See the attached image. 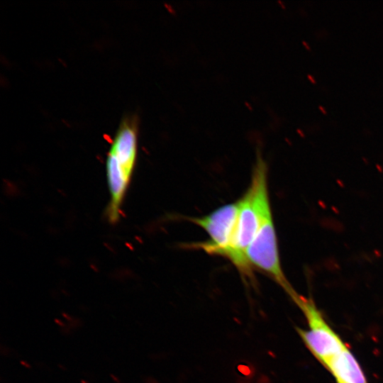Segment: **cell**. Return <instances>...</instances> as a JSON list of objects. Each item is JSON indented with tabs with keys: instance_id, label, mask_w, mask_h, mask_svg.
<instances>
[{
	"instance_id": "obj_8",
	"label": "cell",
	"mask_w": 383,
	"mask_h": 383,
	"mask_svg": "<svg viewBox=\"0 0 383 383\" xmlns=\"http://www.w3.org/2000/svg\"><path fill=\"white\" fill-rule=\"evenodd\" d=\"M21 364L22 365H23L24 367H27V368H30L31 367L30 365L28 362H25L23 360L21 361Z\"/></svg>"
},
{
	"instance_id": "obj_1",
	"label": "cell",
	"mask_w": 383,
	"mask_h": 383,
	"mask_svg": "<svg viewBox=\"0 0 383 383\" xmlns=\"http://www.w3.org/2000/svg\"><path fill=\"white\" fill-rule=\"evenodd\" d=\"M138 126L135 116L121 121L106 160V176L109 200L106 209L109 223L118 222L122 206L136 165Z\"/></svg>"
},
{
	"instance_id": "obj_12",
	"label": "cell",
	"mask_w": 383,
	"mask_h": 383,
	"mask_svg": "<svg viewBox=\"0 0 383 383\" xmlns=\"http://www.w3.org/2000/svg\"><path fill=\"white\" fill-rule=\"evenodd\" d=\"M336 383H345V382H341V381L336 380Z\"/></svg>"
},
{
	"instance_id": "obj_9",
	"label": "cell",
	"mask_w": 383,
	"mask_h": 383,
	"mask_svg": "<svg viewBox=\"0 0 383 383\" xmlns=\"http://www.w3.org/2000/svg\"><path fill=\"white\" fill-rule=\"evenodd\" d=\"M111 377L113 379V380H114L116 383H120L119 379H118L115 375L111 374Z\"/></svg>"
},
{
	"instance_id": "obj_2",
	"label": "cell",
	"mask_w": 383,
	"mask_h": 383,
	"mask_svg": "<svg viewBox=\"0 0 383 383\" xmlns=\"http://www.w3.org/2000/svg\"><path fill=\"white\" fill-rule=\"evenodd\" d=\"M238 211L235 237V267L243 276L251 277L252 267L245 251L255 238L265 212L271 209L267 167L260 153L252 174L251 182L243 196L237 201Z\"/></svg>"
},
{
	"instance_id": "obj_3",
	"label": "cell",
	"mask_w": 383,
	"mask_h": 383,
	"mask_svg": "<svg viewBox=\"0 0 383 383\" xmlns=\"http://www.w3.org/2000/svg\"><path fill=\"white\" fill-rule=\"evenodd\" d=\"M304 314L309 330L296 328L302 341L324 366L348 346L327 323L311 299L298 293L292 298Z\"/></svg>"
},
{
	"instance_id": "obj_7",
	"label": "cell",
	"mask_w": 383,
	"mask_h": 383,
	"mask_svg": "<svg viewBox=\"0 0 383 383\" xmlns=\"http://www.w3.org/2000/svg\"><path fill=\"white\" fill-rule=\"evenodd\" d=\"M55 322L57 323V325H59L60 326H65L64 323L57 318L55 319Z\"/></svg>"
},
{
	"instance_id": "obj_10",
	"label": "cell",
	"mask_w": 383,
	"mask_h": 383,
	"mask_svg": "<svg viewBox=\"0 0 383 383\" xmlns=\"http://www.w3.org/2000/svg\"><path fill=\"white\" fill-rule=\"evenodd\" d=\"M62 315L66 318L67 319L68 321H72V318L67 314L65 313H62Z\"/></svg>"
},
{
	"instance_id": "obj_4",
	"label": "cell",
	"mask_w": 383,
	"mask_h": 383,
	"mask_svg": "<svg viewBox=\"0 0 383 383\" xmlns=\"http://www.w3.org/2000/svg\"><path fill=\"white\" fill-rule=\"evenodd\" d=\"M238 211V201L225 204L211 213L189 220L203 228L209 240L195 244L209 254L228 259L235 267V237Z\"/></svg>"
},
{
	"instance_id": "obj_11",
	"label": "cell",
	"mask_w": 383,
	"mask_h": 383,
	"mask_svg": "<svg viewBox=\"0 0 383 383\" xmlns=\"http://www.w3.org/2000/svg\"><path fill=\"white\" fill-rule=\"evenodd\" d=\"M81 382H82V383H89V382H87V381H85V380H83V379H82V380H81Z\"/></svg>"
},
{
	"instance_id": "obj_5",
	"label": "cell",
	"mask_w": 383,
	"mask_h": 383,
	"mask_svg": "<svg viewBox=\"0 0 383 383\" xmlns=\"http://www.w3.org/2000/svg\"><path fill=\"white\" fill-rule=\"evenodd\" d=\"M245 256L251 267H255L265 272L279 284L291 298L296 294L282 269L271 209L264 214L257 233L245 251Z\"/></svg>"
},
{
	"instance_id": "obj_6",
	"label": "cell",
	"mask_w": 383,
	"mask_h": 383,
	"mask_svg": "<svg viewBox=\"0 0 383 383\" xmlns=\"http://www.w3.org/2000/svg\"><path fill=\"white\" fill-rule=\"evenodd\" d=\"M324 367L335 380L345 383H368L362 367L348 347L333 357Z\"/></svg>"
}]
</instances>
